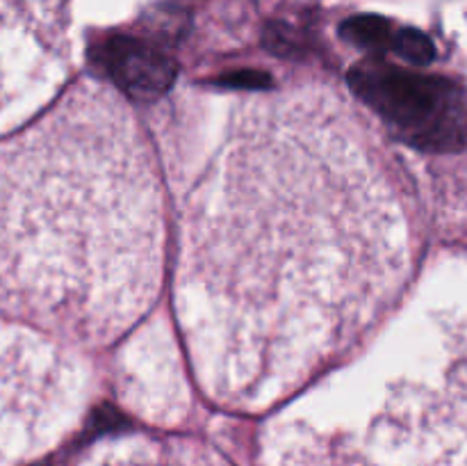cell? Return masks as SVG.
<instances>
[{
	"mask_svg": "<svg viewBox=\"0 0 467 466\" xmlns=\"http://www.w3.org/2000/svg\"><path fill=\"white\" fill-rule=\"evenodd\" d=\"M390 48L413 64H429L433 58L431 41H429L422 32H415V30L395 32Z\"/></svg>",
	"mask_w": 467,
	"mask_h": 466,
	"instance_id": "obj_5",
	"label": "cell"
},
{
	"mask_svg": "<svg viewBox=\"0 0 467 466\" xmlns=\"http://www.w3.org/2000/svg\"><path fill=\"white\" fill-rule=\"evenodd\" d=\"M223 82L231 87H265L269 82V76H265V73L260 71H237V73H231V76L223 78Z\"/></svg>",
	"mask_w": 467,
	"mask_h": 466,
	"instance_id": "obj_6",
	"label": "cell"
},
{
	"mask_svg": "<svg viewBox=\"0 0 467 466\" xmlns=\"http://www.w3.org/2000/svg\"><path fill=\"white\" fill-rule=\"evenodd\" d=\"M342 37L349 39L351 44L360 46L368 50H383L392 46V32L390 23L383 21L379 16H354L349 21L342 23L340 27Z\"/></svg>",
	"mask_w": 467,
	"mask_h": 466,
	"instance_id": "obj_4",
	"label": "cell"
},
{
	"mask_svg": "<svg viewBox=\"0 0 467 466\" xmlns=\"http://www.w3.org/2000/svg\"><path fill=\"white\" fill-rule=\"evenodd\" d=\"M441 343L438 364L392 416L383 466H467V306L451 315Z\"/></svg>",
	"mask_w": 467,
	"mask_h": 466,
	"instance_id": "obj_1",
	"label": "cell"
},
{
	"mask_svg": "<svg viewBox=\"0 0 467 466\" xmlns=\"http://www.w3.org/2000/svg\"><path fill=\"white\" fill-rule=\"evenodd\" d=\"M349 82L400 140L418 149L451 151L465 140L467 103L459 87L445 78L363 59L349 71Z\"/></svg>",
	"mask_w": 467,
	"mask_h": 466,
	"instance_id": "obj_2",
	"label": "cell"
},
{
	"mask_svg": "<svg viewBox=\"0 0 467 466\" xmlns=\"http://www.w3.org/2000/svg\"><path fill=\"white\" fill-rule=\"evenodd\" d=\"M99 62L109 80L137 101L160 99L176 80V62L158 46L130 35L108 37Z\"/></svg>",
	"mask_w": 467,
	"mask_h": 466,
	"instance_id": "obj_3",
	"label": "cell"
}]
</instances>
